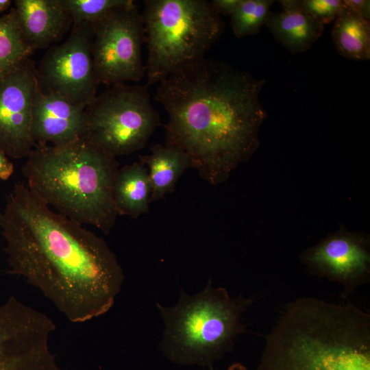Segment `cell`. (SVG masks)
I'll list each match as a JSON object with an SVG mask.
<instances>
[{
    "instance_id": "17",
    "label": "cell",
    "mask_w": 370,
    "mask_h": 370,
    "mask_svg": "<svg viewBox=\"0 0 370 370\" xmlns=\"http://www.w3.org/2000/svg\"><path fill=\"white\" fill-rule=\"evenodd\" d=\"M150 150L149 154L140 156L139 161L148 170L151 203L173 192L177 180L191 164L188 156L176 148L156 144Z\"/></svg>"
},
{
    "instance_id": "20",
    "label": "cell",
    "mask_w": 370,
    "mask_h": 370,
    "mask_svg": "<svg viewBox=\"0 0 370 370\" xmlns=\"http://www.w3.org/2000/svg\"><path fill=\"white\" fill-rule=\"evenodd\" d=\"M273 2V0H243L231 16L234 36L241 38L258 34L266 23Z\"/></svg>"
},
{
    "instance_id": "21",
    "label": "cell",
    "mask_w": 370,
    "mask_h": 370,
    "mask_svg": "<svg viewBox=\"0 0 370 370\" xmlns=\"http://www.w3.org/2000/svg\"><path fill=\"white\" fill-rule=\"evenodd\" d=\"M73 23L93 24L127 0H62Z\"/></svg>"
},
{
    "instance_id": "3",
    "label": "cell",
    "mask_w": 370,
    "mask_h": 370,
    "mask_svg": "<svg viewBox=\"0 0 370 370\" xmlns=\"http://www.w3.org/2000/svg\"><path fill=\"white\" fill-rule=\"evenodd\" d=\"M255 370H370V315L316 297L291 302Z\"/></svg>"
},
{
    "instance_id": "25",
    "label": "cell",
    "mask_w": 370,
    "mask_h": 370,
    "mask_svg": "<svg viewBox=\"0 0 370 370\" xmlns=\"http://www.w3.org/2000/svg\"><path fill=\"white\" fill-rule=\"evenodd\" d=\"M14 171L12 162L8 157L0 150V180H8Z\"/></svg>"
},
{
    "instance_id": "16",
    "label": "cell",
    "mask_w": 370,
    "mask_h": 370,
    "mask_svg": "<svg viewBox=\"0 0 370 370\" xmlns=\"http://www.w3.org/2000/svg\"><path fill=\"white\" fill-rule=\"evenodd\" d=\"M151 184L148 170L141 162L119 168L113 186V201L118 215L132 218L149 212Z\"/></svg>"
},
{
    "instance_id": "26",
    "label": "cell",
    "mask_w": 370,
    "mask_h": 370,
    "mask_svg": "<svg viewBox=\"0 0 370 370\" xmlns=\"http://www.w3.org/2000/svg\"><path fill=\"white\" fill-rule=\"evenodd\" d=\"M209 370H214L210 369ZM227 370H247V368L241 363L236 362L230 365Z\"/></svg>"
},
{
    "instance_id": "10",
    "label": "cell",
    "mask_w": 370,
    "mask_h": 370,
    "mask_svg": "<svg viewBox=\"0 0 370 370\" xmlns=\"http://www.w3.org/2000/svg\"><path fill=\"white\" fill-rule=\"evenodd\" d=\"M56 329L45 313L9 297L0 306V370H64L50 347Z\"/></svg>"
},
{
    "instance_id": "15",
    "label": "cell",
    "mask_w": 370,
    "mask_h": 370,
    "mask_svg": "<svg viewBox=\"0 0 370 370\" xmlns=\"http://www.w3.org/2000/svg\"><path fill=\"white\" fill-rule=\"evenodd\" d=\"M279 3L282 12H271L266 27L291 53L308 51L321 36L324 26L301 9L300 0H280Z\"/></svg>"
},
{
    "instance_id": "27",
    "label": "cell",
    "mask_w": 370,
    "mask_h": 370,
    "mask_svg": "<svg viewBox=\"0 0 370 370\" xmlns=\"http://www.w3.org/2000/svg\"><path fill=\"white\" fill-rule=\"evenodd\" d=\"M12 1L10 0H0V12H3L11 5Z\"/></svg>"
},
{
    "instance_id": "14",
    "label": "cell",
    "mask_w": 370,
    "mask_h": 370,
    "mask_svg": "<svg viewBox=\"0 0 370 370\" xmlns=\"http://www.w3.org/2000/svg\"><path fill=\"white\" fill-rule=\"evenodd\" d=\"M14 10L29 45L49 47L69 30L73 21L62 0H16Z\"/></svg>"
},
{
    "instance_id": "12",
    "label": "cell",
    "mask_w": 370,
    "mask_h": 370,
    "mask_svg": "<svg viewBox=\"0 0 370 370\" xmlns=\"http://www.w3.org/2000/svg\"><path fill=\"white\" fill-rule=\"evenodd\" d=\"M302 258L312 273L342 284L345 298L369 279V253L361 238L349 233L328 237Z\"/></svg>"
},
{
    "instance_id": "6",
    "label": "cell",
    "mask_w": 370,
    "mask_h": 370,
    "mask_svg": "<svg viewBox=\"0 0 370 370\" xmlns=\"http://www.w3.org/2000/svg\"><path fill=\"white\" fill-rule=\"evenodd\" d=\"M142 14L147 86L205 57L224 29L206 0H147Z\"/></svg>"
},
{
    "instance_id": "9",
    "label": "cell",
    "mask_w": 370,
    "mask_h": 370,
    "mask_svg": "<svg viewBox=\"0 0 370 370\" xmlns=\"http://www.w3.org/2000/svg\"><path fill=\"white\" fill-rule=\"evenodd\" d=\"M92 25L73 23L66 40L50 47L36 68L38 89L86 108L97 96Z\"/></svg>"
},
{
    "instance_id": "5",
    "label": "cell",
    "mask_w": 370,
    "mask_h": 370,
    "mask_svg": "<svg viewBox=\"0 0 370 370\" xmlns=\"http://www.w3.org/2000/svg\"><path fill=\"white\" fill-rule=\"evenodd\" d=\"M252 298L230 297L223 287L210 280L194 295L180 290L178 303L164 307L157 303L164 323L161 349L171 361L212 369L214 361L232 349L236 337L246 331L243 314Z\"/></svg>"
},
{
    "instance_id": "24",
    "label": "cell",
    "mask_w": 370,
    "mask_h": 370,
    "mask_svg": "<svg viewBox=\"0 0 370 370\" xmlns=\"http://www.w3.org/2000/svg\"><path fill=\"white\" fill-rule=\"evenodd\" d=\"M347 9L367 21L370 20L369 0H343Z\"/></svg>"
},
{
    "instance_id": "22",
    "label": "cell",
    "mask_w": 370,
    "mask_h": 370,
    "mask_svg": "<svg viewBox=\"0 0 370 370\" xmlns=\"http://www.w3.org/2000/svg\"><path fill=\"white\" fill-rule=\"evenodd\" d=\"M301 9L324 26L334 21L346 8L343 0H300Z\"/></svg>"
},
{
    "instance_id": "11",
    "label": "cell",
    "mask_w": 370,
    "mask_h": 370,
    "mask_svg": "<svg viewBox=\"0 0 370 370\" xmlns=\"http://www.w3.org/2000/svg\"><path fill=\"white\" fill-rule=\"evenodd\" d=\"M36 89V68L31 58L0 78V150L8 157L27 158L36 146L31 128Z\"/></svg>"
},
{
    "instance_id": "13",
    "label": "cell",
    "mask_w": 370,
    "mask_h": 370,
    "mask_svg": "<svg viewBox=\"0 0 370 370\" xmlns=\"http://www.w3.org/2000/svg\"><path fill=\"white\" fill-rule=\"evenodd\" d=\"M85 108L40 92L37 87L32 115V136L36 145H60L83 138Z\"/></svg>"
},
{
    "instance_id": "18",
    "label": "cell",
    "mask_w": 370,
    "mask_h": 370,
    "mask_svg": "<svg viewBox=\"0 0 370 370\" xmlns=\"http://www.w3.org/2000/svg\"><path fill=\"white\" fill-rule=\"evenodd\" d=\"M332 38L336 49L344 58L355 60L370 58V23L348 9L334 20Z\"/></svg>"
},
{
    "instance_id": "23",
    "label": "cell",
    "mask_w": 370,
    "mask_h": 370,
    "mask_svg": "<svg viewBox=\"0 0 370 370\" xmlns=\"http://www.w3.org/2000/svg\"><path fill=\"white\" fill-rule=\"evenodd\" d=\"M243 0H212L210 3L215 12L221 15L232 16L240 7Z\"/></svg>"
},
{
    "instance_id": "8",
    "label": "cell",
    "mask_w": 370,
    "mask_h": 370,
    "mask_svg": "<svg viewBox=\"0 0 370 370\" xmlns=\"http://www.w3.org/2000/svg\"><path fill=\"white\" fill-rule=\"evenodd\" d=\"M92 25V53L99 84L139 82L145 74L141 56L145 34L134 1L127 0Z\"/></svg>"
},
{
    "instance_id": "2",
    "label": "cell",
    "mask_w": 370,
    "mask_h": 370,
    "mask_svg": "<svg viewBox=\"0 0 370 370\" xmlns=\"http://www.w3.org/2000/svg\"><path fill=\"white\" fill-rule=\"evenodd\" d=\"M264 83L206 58L171 73L154 97L169 116L165 145L184 153L210 184L224 182L259 146L267 116L260 99Z\"/></svg>"
},
{
    "instance_id": "1",
    "label": "cell",
    "mask_w": 370,
    "mask_h": 370,
    "mask_svg": "<svg viewBox=\"0 0 370 370\" xmlns=\"http://www.w3.org/2000/svg\"><path fill=\"white\" fill-rule=\"evenodd\" d=\"M10 273L38 288L71 322L108 312L124 274L106 241L56 212L23 183L0 212Z\"/></svg>"
},
{
    "instance_id": "4",
    "label": "cell",
    "mask_w": 370,
    "mask_h": 370,
    "mask_svg": "<svg viewBox=\"0 0 370 370\" xmlns=\"http://www.w3.org/2000/svg\"><path fill=\"white\" fill-rule=\"evenodd\" d=\"M116 158L85 138L60 145H36L22 167L29 189L58 213L106 234L118 217L113 186Z\"/></svg>"
},
{
    "instance_id": "7",
    "label": "cell",
    "mask_w": 370,
    "mask_h": 370,
    "mask_svg": "<svg viewBox=\"0 0 370 370\" xmlns=\"http://www.w3.org/2000/svg\"><path fill=\"white\" fill-rule=\"evenodd\" d=\"M83 138L114 156L143 149L160 125L147 86L116 84L85 108Z\"/></svg>"
},
{
    "instance_id": "19",
    "label": "cell",
    "mask_w": 370,
    "mask_h": 370,
    "mask_svg": "<svg viewBox=\"0 0 370 370\" xmlns=\"http://www.w3.org/2000/svg\"><path fill=\"white\" fill-rule=\"evenodd\" d=\"M33 52L13 8L0 17V78L18 69Z\"/></svg>"
}]
</instances>
